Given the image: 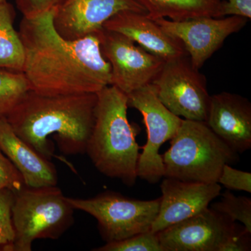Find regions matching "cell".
Returning a JSON list of instances; mask_svg holds the SVG:
<instances>
[{"mask_svg":"<svg viewBox=\"0 0 251 251\" xmlns=\"http://www.w3.org/2000/svg\"><path fill=\"white\" fill-rule=\"evenodd\" d=\"M128 108L136 109L143 117L148 139L140 148L138 177L156 184L163 177V164L159 150L176 134L182 119L174 115L162 103L152 83L140 87L127 95Z\"/></svg>","mask_w":251,"mask_h":251,"instance_id":"8","label":"cell"},{"mask_svg":"<svg viewBox=\"0 0 251 251\" xmlns=\"http://www.w3.org/2000/svg\"><path fill=\"white\" fill-rule=\"evenodd\" d=\"M103 27L127 36L166 62L188 54L181 41L166 33L145 14L121 11L106 21Z\"/></svg>","mask_w":251,"mask_h":251,"instance_id":"15","label":"cell"},{"mask_svg":"<svg viewBox=\"0 0 251 251\" xmlns=\"http://www.w3.org/2000/svg\"><path fill=\"white\" fill-rule=\"evenodd\" d=\"M15 18L14 6L7 1L0 3V69L23 72L24 49Z\"/></svg>","mask_w":251,"mask_h":251,"instance_id":"18","label":"cell"},{"mask_svg":"<svg viewBox=\"0 0 251 251\" xmlns=\"http://www.w3.org/2000/svg\"><path fill=\"white\" fill-rule=\"evenodd\" d=\"M56 8L23 16L19 32L24 49L23 73L30 90L43 95L97 93L110 85L111 67L98 33L70 41L54 27Z\"/></svg>","mask_w":251,"mask_h":251,"instance_id":"1","label":"cell"},{"mask_svg":"<svg viewBox=\"0 0 251 251\" xmlns=\"http://www.w3.org/2000/svg\"><path fill=\"white\" fill-rule=\"evenodd\" d=\"M66 0H16L18 9L23 16H32L52 8H57Z\"/></svg>","mask_w":251,"mask_h":251,"instance_id":"26","label":"cell"},{"mask_svg":"<svg viewBox=\"0 0 251 251\" xmlns=\"http://www.w3.org/2000/svg\"><path fill=\"white\" fill-rule=\"evenodd\" d=\"M97 94L95 121L85 153L101 174L131 187L138 178L139 126L128 122L126 94L112 85Z\"/></svg>","mask_w":251,"mask_h":251,"instance_id":"3","label":"cell"},{"mask_svg":"<svg viewBox=\"0 0 251 251\" xmlns=\"http://www.w3.org/2000/svg\"><path fill=\"white\" fill-rule=\"evenodd\" d=\"M205 122L235 152L251 148V104L245 97L226 92L211 96Z\"/></svg>","mask_w":251,"mask_h":251,"instance_id":"14","label":"cell"},{"mask_svg":"<svg viewBox=\"0 0 251 251\" xmlns=\"http://www.w3.org/2000/svg\"><path fill=\"white\" fill-rule=\"evenodd\" d=\"M210 208L227 216L233 221H239L251 232V199L245 196H236L230 191H225L219 202Z\"/></svg>","mask_w":251,"mask_h":251,"instance_id":"20","label":"cell"},{"mask_svg":"<svg viewBox=\"0 0 251 251\" xmlns=\"http://www.w3.org/2000/svg\"><path fill=\"white\" fill-rule=\"evenodd\" d=\"M151 83L162 103L174 115L206 122L211 96L205 76L193 67L188 54L165 62Z\"/></svg>","mask_w":251,"mask_h":251,"instance_id":"7","label":"cell"},{"mask_svg":"<svg viewBox=\"0 0 251 251\" xmlns=\"http://www.w3.org/2000/svg\"><path fill=\"white\" fill-rule=\"evenodd\" d=\"M0 150L22 175L25 186H57L58 176L53 163L18 136L6 117L0 118Z\"/></svg>","mask_w":251,"mask_h":251,"instance_id":"16","label":"cell"},{"mask_svg":"<svg viewBox=\"0 0 251 251\" xmlns=\"http://www.w3.org/2000/svg\"><path fill=\"white\" fill-rule=\"evenodd\" d=\"M75 209L57 186H24L15 193L12 251H31L36 239H57L74 224Z\"/></svg>","mask_w":251,"mask_h":251,"instance_id":"5","label":"cell"},{"mask_svg":"<svg viewBox=\"0 0 251 251\" xmlns=\"http://www.w3.org/2000/svg\"><path fill=\"white\" fill-rule=\"evenodd\" d=\"M67 200L74 209L95 218L102 239L110 243L151 231L161 198L140 201L108 191L92 198Z\"/></svg>","mask_w":251,"mask_h":251,"instance_id":"6","label":"cell"},{"mask_svg":"<svg viewBox=\"0 0 251 251\" xmlns=\"http://www.w3.org/2000/svg\"><path fill=\"white\" fill-rule=\"evenodd\" d=\"M151 19L182 21L198 17L222 18V0H134Z\"/></svg>","mask_w":251,"mask_h":251,"instance_id":"17","label":"cell"},{"mask_svg":"<svg viewBox=\"0 0 251 251\" xmlns=\"http://www.w3.org/2000/svg\"><path fill=\"white\" fill-rule=\"evenodd\" d=\"M24 186L22 175L0 150V191L8 188L16 193Z\"/></svg>","mask_w":251,"mask_h":251,"instance_id":"24","label":"cell"},{"mask_svg":"<svg viewBox=\"0 0 251 251\" xmlns=\"http://www.w3.org/2000/svg\"><path fill=\"white\" fill-rule=\"evenodd\" d=\"M218 183L228 190L251 193V173L235 169L229 164H225L223 167Z\"/></svg>","mask_w":251,"mask_h":251,"instance_id":"23","label":"cell"},{"mask_svg":"<svg viewBox=\"0 0 251 251\" xmlns=\"http://www.w3.org/2000/svg\"><path fill=\"white\" fill-rule=\"evenodd\" d=\"M97 103V93L43 95L29 90L6 119L18 136L47 159L54 156L51 135L64 154H83Z\"/></svg>","mask_w":251,"mask_h":251,"instance_id":"2","label":"cell"},{"mask_svg":"<svg viewBox=\"0 0 251 251\" xmlns=\"http://www.w3.org/2000/svg\"><path fill=\"white\" fill-rule=\"evenodd\" d=\"M97 34L101 53L111 67L110 85L126 95L151 83L166 62L120 33L103 27Z\"/></svg>","mask_w":251,"mask_h":251,"instance_id":"9","label":"cell"},{"mask_svg":"<svg viewBox=\"0 0 251 251\" xmlns=\"http://www.w3.org/2000/svg\"><path fill=\"white\" fill-rule=\"evenodd\" d=\"M247 18L198 17L182 21L168 18L153 20L166 33L181 41L193 67L199 70L212 54L222 47L225 40L240 31Z\"/></svg>","mask_w":251,"mask_h":251,"instance_id":"10","label":"cell"},{"mask_svg":"<svg viewBox=\"0 0 251 251\" xmlns=\"http://www.w3.org/2000/svg\"><path fill=\"white\" fill-rule=\"evenodd\" d=\"M15 193L8 188L0 191V251H12L16 237L12 221Z\"/></svg>","mask_w":251,"mask_h":251,"instance_id":"21","label":"cell"},{"mask_svg":"<svg viewBox=\"0 0 251 251\" xmlns=\"http://www.w3.org/2000/svg\"><path fill=\"white\" fill-rule=\"evenodd\" d=\"M237 224L210 207L157 232L163 251H219Z\"/></svg>","mask_w":251,"mask_h":251,"instance_id":"11","label":"cell"},{"mask_svg":"<svg viewBox=\"0 0 251 251\" xmlns=\"http://www.w3.org/2000/svg\"><path fill=\"white\" fill-rule=\"evenodd\" d=\"M123 11L147 14L134 0H66L56 8L54 27L64 39L77 40L97 34L106 21Z\"/></svg>","mask_w":251,"mask_h":251,"instance_id":"12","label":"cell"},{"mask_svg":"<svg viewBox=\"0 0 251 251\" xmlns=\"http://www.w3.org/2000/svg\"><path fill=\"white\" fill-rule=\"evenodd\" d=\"M95 251H163L157 233L149 231L132 237L105 243L102 247L93 249Z\"/></svg>","mask_w":251,"mask_h":251,"instance_id":"22","label":"cell"},{"mask_svg":"<svg viewBox=\"0 0 251 251\" xmlns=\"http://www.w3.org/2000/svg\"><path fill=\"white\" fill-rule=\"evenodd\" d=\"M6 1H7V0H0V3L4 2Z\"/></svg>","mask_w":251,"mask_h":251,"instance_id":"28","label":"cell"},{"mask_svg":"<svg viewBox=\"0 0 251 251\" xmlns=\"http://www.w3.org/2000/svg\"><path fill=\"white\" fill-rule=\"evenodd\" d=\"M221 14V17L227 16H236L251 19V0L222 1Z\"/></svg>","mask_w":251,"mask_h":251,"instance_id":"27","label":"cell"},{"mask_svg":"<svg viewBox=\"0 0 251 251\" xmlns=\"http://www.w3.org/2000/svg\"><path fill=\"white\" fill-rule=\"evenodd\" d=\"M159 211L151 226L157 232L197 215L221 195L219 183H198L165 177L161 184Z\"/></svg>","mask_w":251,"mask_h":251,"instance_id":"13","label":"cell"},{"mask_svg":"<svg viewBox=\"0 0 251 251\" xmlns=\"http://www.w3.org/2000/svg\"><path fill=\"white\" fill-rule=\"evenodd\" d=\"M29 90L23 72L0 69V118L7 117Z\"/></svg>","mask_w":251,"mask_h":251,"instance_id":"19","label":"cell"},{"mask_svg":"<svg viewBox=\"0 0 251 251\" xmlns=\"http://www.w3.org/2000/svg\"><path fill=\"white\" fill-rule=\"evenodd\" d=\"M238 154L205 122L183 120L171 147L161 154L163 177L218 183L223 167L237 161Z\"/></svg>","mask_w":251,"mask_h":251,"instance_id":"4","label":"cell"},{"mask_svg":"<svg viewBox=\"0 0 251 251\" xmlns=\"http://www.w3.org/2000/svg\"><path fill=\"white\" fill-rule=\"evenodd\" d=\"M251 249V232L244 226L237 225L232 233L221 244L219 251H249Z\"/></svg>","mask_w":251,"mask_h":251,"instance_id":"25","label":"cell"}]
</instances>
